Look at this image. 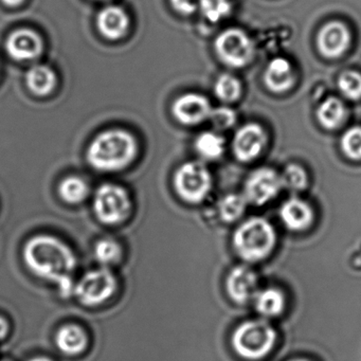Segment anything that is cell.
Returning a JSON list of instances; mask_svg holds the SVG:
<instances>
[{
  "label": "cell",
  "mask_w": 361,
  "mask_h": 361,
  "mask_svg": "<svg viewBox=\"0 0 361 361\" xmlns=\"http://www.w3.org/2000/svg\"><path fill=\"white\" fill-rule=\"evenodd\" d=\"M23 259L33 274L58 285L63 297L73 295L77 257L60 238L46 234L33 236L25 244Z\"/></svg>",
  "instance_id": "1"
},
{
  "label": "cell",
  "mask_w": 361,
  "mask_h": 361,
  "mask_svg": "<svg viewBox=\"0 0 361 361\" xmlns=\"http://www.w3.org/2000/svg\"><path fill=\"white\" fill-rule=\"evenodd\" d=\"M138 141L134 135L121 128L104 130L88 145V164L99 172L114 173L124 170L138 155Z\"/></svg>",
  "instance_id": "2"
},
{
  "label": "cell",
  "mask_w": 361,
  "mask_h": 361,
  "mask_svg": "<svg viewBox=\"0 0 361 361\" xmlns=\"http://www.w3.org/2000/svg\"><path fill=\"white\" fill-rule=\"evenodd\" d=\"M274 228L263 217H251L238 226L233 234V247L244 261L255 263L269 257L276 247Z\"/></svg>",
  "instance_id": "3"
},
{
  "label": "cell",
  "mask_w": 361,
  "mask_h": 361,
  "mask_svg": "<svg viewBox=\"0 0 361 361\" xmlns=\"http://www.w3.org/2000/svg\"><path fill=\"white\" fill-rule=\"evenodd\" d=\"M276 333L264 320L245 321L232 335V345L236 354L248 360L264 358L274 348Z\"/></svg>",
  "instance_id": "4"
},
{
  "label": "cell",
  "mask_w": 361,
  "mask_h": 361,
  "mask_svg": "<svg viewBox=\"0 0 361 361\" xmlns=\"http://www.w3.org/2000/svg\"><path fill=\"white\" fill-rule=\"evenodd\" d=\"M92 206L97 219L109 226L123 223L132 212L130 194L123 187L115 183L101 185L94 194Z\"/></svg>",
  "instance_id": "5"
},
{
  "label": "cell",
  "mask_w": 361,
  "mask_h": 361,
  "mask_svg": "<svg viewBox=\"0 0 361 361\" xmlns=\"http://www.w3.org/2000/svg\"><path fill=\"white\" fill-rule=\"evenodd\" d=\"M173 183L175 192L183 202L197 204L210 193L212 177L204 164L190 161L177 169Z\"/></svg>",
  "instance_id": "6"
},
{
  "label": "cell",
  "mask_w": 361,
  "mask_h": 361,
  "mask_svg": "<svg viewBox=\"0 0 361 361\" xmlns=\"http://www.w3.org/2000/svg\"><path fill=\"white\" fill-rule=\"evenodd\" d=\"M117 289V280L109 268L101 267L86 272L75 285L73 295L88 307H96L109 301Z\"/></svg>",
  "instance_id": "7"
},
{
  "label": "cell",
  "mask_w": 361,
  "mask_h": 361,
  "mask_svg": "<svg viewBox=\"0 0 361 361\" xmlns=\"http://www.w3.org/2000/svg\"><path fill=\"white\" fill-rule=\"evenodd\" d=\"M215 54L226 66L244 68L255 56V45L245 31L229 28L223 31L214 42Z\"/></svg>",
  "instance_id": "8"
},
{
  "label": "cell",
  "mask_w": 361,
  "mask_h": 361,
  "mask_svg": "<svg viewBox=\"0 0 361 361\" xmlns=\"http://www.w3.org/2000/svg\"><path fill=\"white\" fill-rule=\"evenodd\" d=\"M281 176L270 168L257 169L245 181L244 197L248 204H264L274 200L282 189Z\"/></svg>",
  "instance_id": "9"
},
{
  "label": "cell",
  "mask_w": 361,
  "mask_h": 361,
  "mask_svg": "<svg viewBox=\"0 0 361 361\" xmlns=\"http://www.w3.org/2000/svg\"><path fill=\"white\" fill-rule=\"evenodd\" d=\"M319 54L327 60L341 58L352 44L350 29L342 22L326 23L318 31L316 39Z\"/></svg>",
  "instance_id": "10"
},
{
  "label": "cell",
  "mask_w": 361,
  "mask_h": 361,
  "mask_svg": "<svg viewBox=\"0 0 361 361\" xmlns=\"http://www.w3.org/2000/svg\"><path fill=\"white\" fill-rule=\"evenodd\" d=\"M267 140V134L259 124H245L234 135L232 141L234 156L240 162L252 161L261 155Z\"/></svg>",
  "instance_id": "11"
},
{
  "label": "cell",
  "mask_w": 361,
  "mask_h": 361,
  "mask_svg": "<svg viewBox=\"0 0 361 361\" xmlns=\"http://www.w3.org/2000/svg\"><path fill=\"white\" fill-rule=\"evenodd\" d=\"M5 48L12 60L28 62L35 60L43 54L44 41L35 30L20 28L8 35Z\"/></svg>",
  "instance_id": "12"
},
{
  "label": "cell",
  "mask_w": 361,
  "mask_h": 361,
  "mask_svg": "<svg viewBox=\"0 0 361 361\" xmlns=\"http://www.w3.org/2000/svg\"><path fill=\"white\" fill-rule=\"evenodd\" d=\"M212 106L206 97L196 92H188L175 100L172 113L175 119L183 126H197L209 119Z\"/></svg>",
  "instance_id": "13"
},
{
  "label": "cell",
  "mask_w": 361,
  "mask_h": 361,
  "mask_svg": "<svg viewBox=\"0 0 361 361\" xmlns=\"http://www.w3.org/2000/svg\"><path fill=\"white\" fill-rule=\"evenodd\" d=\"M257 274L247 266H236L228 274L226 290L232 301L245 304L257 293Z\"/></svg>",
  "instance_id": "14"
},
{
  "label": "cell",
  "mask_w": 361,
  "mask_h": 361,
  "mask_svg": "<svg viewBox=\"0 0 361 361\" xmlns=\"http://www.w3.org/2000/svg\"><path fill=\"white\" fill-rule=\"evenodd\" d=\"M130 16L119 6H107L97 16V28L111 41L122 39L130 28Z\"/></svg>",
  "instance_id": "15"
},
{
  "label": "cell",
  "mask_w": 361,
  "mask_h": 361,
  "mask_svg": "<svg viewBox=\"0 0 361 361\" xmlns=\"http://www.w3.org/2000/svg\"><path fill=\"white\" fill-rule=\"evenodd\" d=\"M266 88L272 94H285L295 86V75L290 62L284 58H276L268 63L263 75Z\"/></svg>",
  "instance_id": "16"
},
{
  "label": "cell",
  "mask_w": 361,
  "mask_h": 361,
  "mask_svg": "<svg viewBox=\"0 0 361 361\" xmlns=\"http://www.w3.org/2000/svg\"><path fill=\"white\" fill-rule=\"evenodd\" d=\"M283 224L291 231H303L312 225L314 212L312 207L299 198H289L280 209Z\"/></svg>",
  "instance_id": "17"
},
{
  "label": "cell",
  "mask_w": 361,
  "mask_h": 361,
  "mask_svg": "<svg viewBox=\"0 0 361 361\" xmlns=\"http://www.w3.org/2000/svg\"><path fill=\"white\" fill-rule=\"evenodd\" d=\"M56 344L63 354L78 356L87 348L88 336L79 325L66 324L56 333Z\"/></svg>",
  "instance_id": "18"
},
{
  "label": "cell",
  "mask_w": 361,
  "mask_h": 361,
  "mask_svg": "<svg viewBox=\"0 0 361 361\" xmlns=\"http://www.w3.org/2000/svg\"><path fill=\"white\" fill-rule=\"evenodd\" d=\"M26 85L35 96H48L56 88V73L47 65H35L27 71Z\"/></svg>",
  "instance_id": "19"
},
{
  "label": "cell",
  "mask_w": 361,
  "mask_h": 361,
  "mask_svg": "<svg viewBox=\"0 0 361 361\" xmlns=\"http://www.w3.org/2000/svg\"><path fill=\"white\" fill-rule=\"evenodd\" d=\"M316 117L320 126L325 130H336L345 120L346 109L340 99L329 97L319 105Z\"/></svg>",
  "instance_id": "20"
},
{
  "label": "cell",
  "mask_w": 361,
  "mask_h": 361,
  "mask_svg": "<svg viewBox=\"0 0 361 361\" xmlns=\"http://www.w3.org/2000/svg\"><path fill=\"white\" fill-rule=\"evenodd\" d=\"M255 310L265 317H276L282 314L285 308V298L282 291L276 288H266L257 291L255 297Z\"/></svg>",
  "instance_id": "21"
},
{
  "label": "cell",
  "mask_w": 361,
  "mask_h": 361,
  "mask_svg": "<svg viewBox=\"0 0 361 361\" xmlns=\"http://www.w3.org/2000/svg\"><path fill=\"white\" fill-rule=\"evenodd\" d=\"M194 147L198 155L204 159H219L225 152V139L217 133L204 132L195 139Z\"/></svg>",
  "instance_id": "22"
},
{
  "label": "cell",
  "mask_w": 361,
  "mask_h": 361,
  "mask_svg": "<svg viewBox=\"0 0 361 361\" xmlns=\"http://www.w3.org/2000/svg\"><path fill=\"white\" fill-rule=\"evenodd\" d=\"M58 191L63 202L68 204H79L88 197L90 187L81 177L69 176L61 181Z\"/></svg>",
  "instance_id": "23"
},
{
  "label": "cell",
  "mask_w": 361,
  "mask_h": 361,
  "mask_svg": "<svg viewBox=\"0 0 361 361\" xmlns=\"http://www.w3.org/2000/svg\"><path fill=\"white\" fill-rule=\"evenodd\" d=\"M96 257L101 267L109 268L121 261L123 257L121 245L113 238H102L97 242L94 249Z\"/></svg>",
  "instance_id": "24"
},
{
  "label": "cell",
  "mask_w": 361,
  "mask_h": 361,
  "mask_svg": "<svg viewBox=\"0 0 361 361\" xmlns=\"http://www.w3.org/2000/svg\"><path fill=\"white\" fill-rule=\"evenodd\" d=\"M242 83L230 73H223L214 84V94L224 103H234L242 97Z\"/></svg>",
  "instance_id": "25"
},
{
  "label": "cell",
  "mask_w": 361,
  "mask_h": 361,
  "mask_svg": "<svg viewBox=\"0 0 361 361\" xmlns=\"http://www.w3.org/2000/svg\"><path fill=\"white\" fill-rule=\"evenodd\" d=\"M246 198L240 194H228L219 202V211L221 219L226 223H233L238 221L247 207Z\"/></svg>",
  "instance_id": "26"
},
{
  "label": "cell",
  "mask_w": 361,
  "mask_h": 361,
  "mask_svg": "<svg viewBox=\"0 0 361 361\" xmlns=\"http://www.w3.org/2000/svg\"><path fill=\"white\" fill-rule=\"evenodd\" d=\"M342 153L354 161L361 160V126L348 128L340 139Z\"/></svg>",
  "instance_id": "27"
},
{
  "label": "cell",
  "mask_w": 361,
  "mask_h": 361,
  "mask_svg": "<svg viewBox=\"0 0 361 361\" xmlns=\"http://www.w3.org/2000/svg\"><path fill=\"white\" fill-rule=\"evenodd\" d=\"M340 92L350 101L361 99V73L354 71H343L337 80Z\"/></svg>",
  "instance_id": "28"
},
{
  "label": "cell",
  "mask_w": 361,
  "mask_h": 361,
  "mask_svg": "<svg viewBox=\"0 0 361 361\" xmlns=\"http://www.w3.org/2000/svg\"><path fill=\"white\" fill-rule=\"evenodd\" d=\"M283 187L293 191H301L308 185V177L305 170L298 164H289L281 176Z\"/></svg>",
  "instance_id": "29"
},
{
  "label": "cell",
  "mask_w": 361,
  "mask_h": 361,
  "mask_svg": "<svg viewBox=\"0 0 361 361\" xmlns=\"http://www.w3.org/2000/svg\"><path fill=\"white\" fill-rule=\"evenodd\" d=\"M200 11L210 22H219L230 11L228 0H202Z\"/></svg>",
  "instance_id": "30"
},
{
  "label": "cell",
  "mask_w": 361,
  "mask_h": 361,
  "mask_svg": "<svg viewBox=\"0 0 361 361\" xmlns=\"http://www.w3.org/2000/svg\"><path fill=\"white\" fill-rule=\"evenodd\" d=\"M209 120L216 130H228L235 124L236 114L230 107H217V109H212Z\"/></svg>",
  "instance_id": "31"
},
{
  "label": "cell",
  "mask_w": 361,
  "mask_h": 361,
  "mask_svg": "<svg viewBox=\"0 0 361 361\" xmlns=\"http://www.w3.org/2000/svg\"><path fill=\"white\" fill-rule=\"evenodd\" d=\"M202 0H170L175 11L183 16H191L198 11Z\"/></svg>",
  "instance_id": "32"
},
{
  "label": "cell",
  "mask_w": 361,
  "mask_h": 361,
  "mask_svg": "<svg viewBox=\"0 0 361 361\" xmlns=\"http://www.w3.org/2000/svg\"><path fill=\"white\" fill-rule=\"evenodd\" d=\"M9 333V323L4 317L0 316V340L5 339Z\"/></svg>",
  "instance_id": "33"
},
{
  "label": "cell",
  "mask_w": 361,
  "mask_h": 361,
  "mask_svg": "<svg viewBox=\"0 0 361 361\" xmlns=\"http://www.w3.org/2000/svg\"><path fill=\"white\" fill-rule=\"evenodd\" d=\"M4 5L7 6L10 8H16L18 6L22 5L25 0H0Z\"/></svg>",
  "instance_id": "34"
},
{
  "label": "cell",
  "mask_w": 361,
  "mask_h": 361,
  "mask_svg": "<svg viewBox=\"0 0 361 361\" xmlns=\"http://www.w3.org/2000/svg\"><path fill=\"white\" fill-rule=\"evenodd\" d=\"M29 361H52L51 359L46 358V357L39 356L35 357V358L30 359Z\"/></svg>",
  "instance_id": "35"
},
{
  "label": "cell",
  "mask_w": 361,
  "mask_h": 361,
  "mask_svg": "<svg viewBox=\"0 0 361 361\" xmlns=\"http://www.w3.org/2000/svg\"><path fill=\"white\" fill-rule=\"evenodd\" d=\"M289 361H308V360H306V359H293V360H289Z\"/></svg>",
  "instance_id": "36"
}]
</instances>
